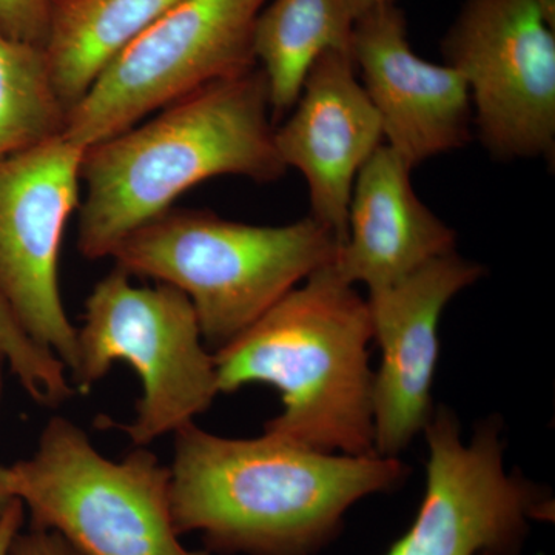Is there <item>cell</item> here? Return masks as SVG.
I'll return each mask as SVG.
<instances>
[{"instance_id": "1", "label": "cell", "mask_w": 555, "mask_h": 555, "mask_svg": "<svg viewBox=\"0 0 555 555\" xmlns=\"http://www.w3.org/2000/svg\"><path fill=\"white\" fill-rule=\"evenodd\" d=\"M171 516L219 553L309 555L360 500L406 478L398 456L328 454L264 436L233 440L195 423L175 433Z\"/></svg>"}, {"instance_id": "2", "label": "cell", "mask_w": 555, "mask_h": 555, "mask_svg": "<svg viewBox=\"0 0 555 555\" xmlns=\"http://www.w3.org/2000/svg\"><path fill=\"white\" fill-rule=\"evenodd\" d=\"M270 118L268 80L255 67L193 91L149 122L86 149L80 254L112 257L120 241L207 179L233 175L266 184L283 177L287 169Z\"/></svg>"}, {"instance_id": "3", "label": "cell", "mask_w": 555, "mask_h": 555, "mask_svg": "<svg viewBox=\"0 0 555 555\" xmlns=\"http://www.w3.org/2000/svg\"><path fill=\"white\" fill-rule=\"evenodd\" d=\"M367 299L332 264L313 272L215 357L219 392L275 387L264 433L328 454L374 455Z\"/></svg>"}, {"instance_id": "4", "label": "cell", "mask_w": 555, "mask_h": 555, "mask_svg": "<svg viewBox=\"0 0 555 555\" xmlns=\"http://www.w3.org/2000/svg\"><path fill=\"white\" fill-rule=\"evenodd\" d=\"M337 236L315 218L251 225L207 210L170 208L113 250L116 268L178 288L201 335L229 345L313 272L332 264Z\"/></svg>"}, {"instance_id": "5", "label": "cell", "mask_w": 555, "mask_h": 555, "mask_svg": "<svg viewBox=\"0 0 555 555\" xmlns=\"http://www.w3.org/2000/svg\"><path fill=\"white\" fill-rule=\"evenodd\" d=\"M31 528L50 529L86 555H210L179 542L171 470L147 449L105 459L75 423L54 416L30 459L11 466Z\"/></svg>"}, {"instance_id": "6", "label": "cell", "mask_w": 555, "mask_h": 555, "mask_svg": "<svg viewBox=\"0 0 555 555\" xmlns=\"http://www.w3.org/2000/svg\"><path fill=\"white\" fill-rule=\"evenodd\" d=\"M130 278L115 268L91 292L72 378L87 393L116 361L138 372L144 392L137 416L119 427L139 448L193 423L219 389L190 299L169 284L139 287Z\"/></svg>"}, {"instance_id": "7", "label": "cell", "mask_w": 555, "mask_h": 555, "mask_svg": "<svg viewBox=\"0 0 555 555\" xmlns=\"http://www.w3.org/2000/svg\"><path fill=\"white\" fill-rule=\"evenodd\" d=\"M268 0H182L126 47L68 109L64 137L89 149L193 91L258 67Z\"/></svg>"}, {"instance_id": "8", "label": "cell", "mask_w": 555, "mask_h": 555, "mask_svg": "<svg viewBox=\"0 0 555 555\" xmlns=\"http://www.w3.org/2000/svg\"><path fill=\"white\" fill-rule=\"evenodd\" d=\"M441 50L494 158L553 160L555 35L534 0H465Z\"/></svg>"}, {"instance_id": "9", "label": "cell", "mask_w": 555, "mask_h": 555, "mask_svg": "<svg viewBox=\"0 0 555 555\" xmlns=\"http://www.w3.org/2000/svg\"><path fill=\"white\" fill-rule=\"evenodd\" d=\"M499 423L486 422L469 443L454 412L440 408L425 427L426 489L414 524L382 555H514L529 524L550 518V496L507 474Z\"/></svg>"}, {"instance_id": "10", "label": "cell", "mask_w": 555, "mask_h": 555, "mask_svg": "<svg viewBox=\"0 0 555 555\" xmlns=\"http://www.w3.org/2000/svg\"><path fill=\"white\" fill-rule=\"evenodd\" d=\"M86 149L64 134L0 159V301L67 371L78 364V328L60 291V251L80 204Z\"/></svg>"}, {"instance_id": "11", "label": "cell", "mask_w": 555, "mask_h": 555, "mask_svg": "<svg viewBox=\"0 0 555 555\" xmlns=\"http://www.w3.org/2000/svg\"><path fill=\"white\" fill-rule=\"evenodd\" d=\"M485 269L456 255H443L392 286L369 292L372 334L382 349L374 374V447L398 456L433 416L434 372L441 313L455 295L476 284Z\"/></svg>"}, {"instance_id": "12", "label": "cell", "mask_w": 555, "mask_h": 555, "mask_svg": "<svg viewBox=\"0 0 555 555\" xmlns=\"http://www.w3.org/2000/svg\"><path fill=\"white\" fill-rule=\"evenodd\" d=\"M352 56L387 145L412 169L469 144L474 116L465 79L451 65L416 56L396 3L358 17Z\"/></svg>"}, {"instance_id": "13", "label": "cell", "mask_w": 555, "mask_h": 555, "mask_svg": "<svg viewBox=\"0 0 555 555\" xmlns=\"http://www.w3.org/2000/svg\"><path fill=\"white\" fill-rule=\"evenodd\" d=\"M291 112L286 122L275 127L278 155L286 169L305 177L310 217L343 246L358 173L385 139L352 51L331 50L318 57Z\"/></svg>"}, {"instance_id": "14", "label": "cell", "mask_w": 555, "mask_h": 555, "mask_svg": "<svg viewBox=\"0 0 555 555\" xmlns=\"http://www.w3.org/2000/svg\"><path fill=\"white\" fill-rule=\"evenodd\" d=\"M412 167L387 144L358 173L347 236L332 268L346 283L369 292L392 286L416 269L455 251L454 230L418 198Z\"/></svg>"}, {"instance_id": "15", "label": "cell", "mask_w": 555, "mask_h": 555, "mask_svg": "<svg viewBox=\"0 0 555 555\" xmlns=\"http://www.w3.org/2000/svg\"><path fill=\"white\" fill-rule=\"evenodd\" d=\"M363 13L361 0H272L261 10L254 53L268 80L272 118L294 108L318 57L352 51L353 28Z\"/></svg>"}, {"instance_id": "16", "label": "cell", "mask_w": 555, "mask_h": 555, "mask_svg": "<svg viewBox=\"0 0 555 555\" xmlns=\"http://www.w3.org/2000/svg\"><path fill=\"white\" fill-rule=\"evenodd\" d=\"M182 0H54L47 54L67 112L102 69Z\"/></svg>"}, {"instance_id": "17", "label": "cell", "mask_w": 555, "mask_h": 555, "mask_svg": "<svg viewBox=\"0 0 555 555\" xmlns=\"http://www.w3.org/2000/svg\"><path fill=\"white\" fill-rule=\"evenodd\" d=\"M67 113L46 47L0 33V159L60 137Z\"/></svg>"}, {"instance_id": "18", "label": "cell", "mask_w": 555, "mask_h": 555, "mask_svg": "<svg viewBox=\"0 0 555 555\" xmlns=\"http://www.w3.org/2000/svg\"><path fill=\"white\" fill-rule=\"evenodd\" d=\"M0 350L25 392L40 406H60L75 392L65 377L67 367L64 363L50 350L36 345L2 301H0Z\"/></svg>"}, {"instance_id": "19", "label": "cell", "mask_w": 555, "mask_h": 555, "mask_svg": "<svg viewBox=\"0 0 555 555\" xmlns=\"http://www.w3.org/2000/svg\"><path fill=\"white\" fill-rule=\"evenodd\" d=\"M54 0H0V33L21 42L46 47Z\"/></svg>"}, {"instance_id": "20", "label": "cell", "mask_w": 555, "mask_h": 555, "mask_svg": "<svg viewBox=\"0 0 555 555\" xmlns=\"http://www.w3.org/2000/svg\"><path fill=\"white\" fill-rule=\"evenodd\" d=\"M11 555H86L76 550L57 532L50 529L31 528L14 539Z\"/></svg>"}, {"instance_id": "21", "label": "cell", "mask_w": 555, "mask_h": 555, "mask_svg": "<svg viewBox=\"0 0 555 555\" xmlns=\"http://www.w3.org/2000/svg\"><path fill=\"white\" fill-rule=\"evenodd\" d=\"M25 507L16 500L0 517V555H11L14 539L24 525Z\"/></svg>"}, {"instance_id": "22", "label": "cell", "mask_w": 555, "mask_h": 555, "mask_svg": "<svg viewBox=\"0 0 555 555\" xmlns=\"http://www.w3.org/2000/svg\"><path fill=\"white\" fill-rule=\"evenodd\" d=\"M16 500L13 492V481H11V469L10 467L0 466V517Z\"/></svg>"}, {"instance_id": "23", "label": "cell", "mask_w": 555, "mask_h": 555, "mask_svg": "<svg viewBox=\"0 0 555 555\" xmlns=\"http://www.w3.org/2000/svg\"><path fill=\"white\" fill-rule=\"evenodd\" d=\"M551 27L555 28V0H534Z\"/></svg>"}, {"instance_id": "24", "label": "cell", "mask_w": 555, "mask_h": 555, "mask_svg": "<svg viewBox=\"0 0 555 555\" xmlns=\"http://www.w3.org/2000/svg\"><path fill=\"white\" fill-rule=\"evenodd\" d=\"M361 3H363L364 11H366L374 9V7L393 5V3H397V0H361Z\"/></svg>"}, {"instance_id": "25", "label": "cell", "mask_w": 555, "mask_h": 555, "mask_svg": "<svg viewBox=\"0 0 555 555\" xmlns=\"http://www.w3.org/2000/svg\"><path fill=\"white\" fill-rule=\"evenodd\" d=\"M7 358L3 356L2 350H0V401H2L3 397V369H5Z\"/></svg>"}, {"instance_id": "26", "label": "cell", "mask_w": 555, "mask_h": 555, "mask_svg": "<svg viewBox=\"0 0 555 555\" xmlns=\"http://www.w3.org/2000/svg\"><path fill=\"white\" fill-rule=\"evenodd\" d=\"M481 555H491V554H481Z\"/></svg>"}]
</instances>
